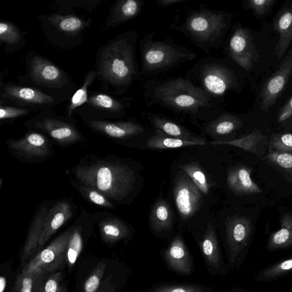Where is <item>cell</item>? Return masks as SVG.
Segmentation results:
<instances>
[{"label":"cell","instance_id":"1","mask_svg":"<svg viewBox=\"0 0 292 292\" xmlns=\"http://www.w3.org/2000/svg\"><path fill=\"white\" fill-rule=\"evenodd\" d=\"M142 94L149 107L156 106L193 117L218 106L187 77L148 79L142 84Z\"/></svg>","mask_w":292,"mask_h":292},{"label":"cell","instance_id":"2","mask_svg":"<svg viewBox=\"0 0 292 292\" xmlns=\"http://www.w3.org/2000/svg\"><path fill=\"white\" fill-rule=\"evenodd\" d=\"M137 31L120 34L100 51L97 62V77L115 90L114 94L128 92L139 80L140 69L136 59Z\"/></svg>","mask_w":292,"mask_h":292},{"label":"cell","instance_id":"3","mask_svg":"<svg viewBox=\"0 0 292 292\" xmlns=\"http://www.w3.org/2000/svg\"><path fill=\"white\" fill-rule=\"evenodd\" d=\"M72 172L79 183L96 189L117 203L124 202L135 181L134 171L130 167L108 158L90 157Z\"/></svg>","mask_w":292,"mask_h":292},{"label":"cell","instance_id":"4","mask_svg":"<svg viewBox=\"0 0 292 292\" xmlns=\"http://www.w3.org/2000/svg\"><path fill=\"white\" fill-rule=\"evenodd\" d=\"M232 15L223 10L202 7L188 11L181 24L172 22L170 29L179 32L206 54L219 51L225 43Z\"/></svg>","mask_w":292,"mask_h":292},{"label":"cell","instance_id":"5","mask_svg":"<svg viewBox=\"0 0 292 292\" xmlns=\"http://www.w3.org/2000/svg\"><path fill=\"white\" fill-rule=\"evenodd\" d=\"M156 33H148L140 41L141 78H150L166 73L181 64L197 58L196 53L175 43L172 37L155 40Z\"/></svg>","mask_w":292,"mask_h":292},{"label":"cell","instance_id":"6","mask_svg":"<svg viewBox=\"0 0 292 292\" xmlns=\"http://www.w3.org/2000/svg\"><path fill=\"white\" fill-rule=\"evenodd\" d=\"M206 93L218 106L231 91L240 89L236 70L226 59L215 58L201 59L185 74Z\"/></svg>","mask_w":292,"mask_h":292},{"label":"cell","instance_id":"7","mask_svg":"<svg viewBox=\"0 0 292 292\" xmlns=\"http://www.w3.org/2000/svg\"><path fill=\"white\" fill-rule=\"evenodd\" d=\"M74 227L67 230L25 265L22 273L35 278V289L45 276L54 274L66 263V251Z\"/></svg>","mask_w":292,"mask_h":292},{"label":"cell","instance_id":"8","mask_svg":"<svg viewBox=\"0 0 292 292\" xmlns=\"http://www.w3.org/2000/svg\"><path fill=\"white\" fill-rule=\"evenodd\" d=\"M252 233L251 220L244 216H235L227 223L226 234L230 268L237 267L243 262Z\"/></svg>","mask_w":292,"mask_h":292},{"label":"cell","instance_id":"9","mask_svg":"<svg viewBox=\"0 0 292 292\" xmlns=\"http://www.w3.org/2000/svg\"><path fill=\"white\" fill-rule=\"evenodd\" d=\"M227 56L242 69L249 71L259 60V54L253 37L247 29L237 26L229 38L225 47Z\"/></svg>","mask_w":292,"mask_h":292},{"label":"cell","instance_id":"10","mask_svg":"<svg viewBox=\"0 0 292 292\" xmlns=\"http://www.w3.org/2000/svg\"><path fill=\"white\" fill-rule=\"evenodd\" d=\"M292 75V49L286 56L278 70L264 83L260 94V108L265 113L275 105L284 92Z\"/></svg>","mask_w":292,"mask_h":292},{"label":"cell","instance_id":"11","mask_svg":"<svg viewBox=\"0 0 292 292\" xmlns=\"http://www.w3.org/2000/svg\"><path fill=\"white\" fill-rule=\"evenodd\" d=\"M7 145L15 157L23 161H33L50 156L51 148L48 139L43 134L31 132L19 140H8Z\"/></svg>","mask_w":292,"mask_h":292},{"label":"cell","instance_id":"12","mask_svg":"<svg viewBox=\"0 0 292 292\" xmlns=\"http://www.w3.org/2000/svg\"><path fill=\"white\" fill-rule=\"evenodd\" d=\"M187 175L183 173L179 174L174 186L177 210L181 218L184 220L192 218L199 210L202 202L200 191Z\"/></svg>","mask_w":292,"mask_h":292},{"label":"cell","instance_id":"13","mask_svg":"<svg viewBox=\"0 0 292 292\" xmlns=\"http://www.w3.org/2000/svg\"><path fill=\"white\" fill-rule=\"evenodd\" d=\"M29 75L37 84L52 88H62L68 84L63 72L43 57L34 56L30 61Z\"/></svg>","mask_w":292,"mask_h":292},{"label":"cell","instance_id":"14","mask_svg":"<svg viewBox=\"0 0 292 292\" xmlns=\"http://www.w3.org/2000/svg\"><path fill=\"white\" fill-rule=\"evenodd\" d=\"M1 96L4 99L12 101L21 106H45L55 102L54 98L36 89L6 84L1 90Z\"/></svg>","mask_w":292,"mask_h":292},{"label":"cell","instance_id":"15","mask_svg":"<svg viewBox=\"0 0 292 292\" xmlns=\"http://www.w3.org/2000/svg\"><path fill=\"white\" fill-rule=\"evenodd\" d=\"M35 124L37 128L47 132L61 145L77 143L82 138L73 125L54 117H44L38 120Z\"/></svg>","mask_w":292,"mask_h":292},{"label":"cell","instance_id":"16","mask_svg":"<svg viewBox=\"0 0 292 292\" xmlns=\"http://www.w3.org/2000/svg\"><path fill=\"white\" fill-rule=\"evenodd\" d=\"M167 263L177 274L189 276L192 272V261L190 255L180 235H177L165 252Z\"/></svg>","mask_w":292,"mask_h":292},{"label":"cell","instance_id":"17","mask_svg":"<svg viewBox=\"0 0 292 292\" xmlns=\"http://www.w3.org/2000/svg\"><path fill=\"white\" fill-rule=\"evenodd\" d=\"M73 208L66 201H59L48 212L44 223L43 234L41 237L39 249L73 216Z\"/></svg>","mask_w":292,"mask_h":292},{"label":"cell","instance_id":"18","mask_svg":"<svg viewBox=\"0 0 292 292\" xmlns=\"http://www.w3.org/2000/svg\"><path fill=\"white\" fill-rule=\"evenodd\" d=\"M89 124L94 130L115 139L130 138L145 131L141 124L131 121L112 122L96 120L90 121Z\"/></svg>","mask_w":292,"mask_h":292},{"label":"cell","instance_id":"19","mask_svg":"<svg viewBox=\"0 0 292 292\" xmlns=\"http://www.w3.org/2000/svg\"><path fill=\"white\" fill-rule=\"evenodd\" d=\"M201 248L208 269L212 274H226L221 250L214 227L208 226L201 243Z\"/></svg>","mask_w":292,"mask_h":292},{"label":"cell","instance_id":"20","mask_svg":"<svg viewBox=\"0 0 292 292\" xmlns=\"http://www.w3.org/2000/svg\"><path fill=\"white\" fill-rule=\"evenodd\" d=\"M252 170L248 167L241 166L229 171L227 184L230 190L240 195H253L262 191L252 179Z\"/></svg>","mask_w":292,"mask_h":292},{"label":"cell","instance_id":"21","mask_svg":"<svg viewBox=\"0 0 292 292\" xmlns=\"http://www.w3.org/2000/svg\"><path fill=\"white\" fill-rule=\"evenodd\" d=\"M145 1L143 0H119L112 7L106 24L111 28L138 17L141 13Z\"/></svg>","mask_w":292,"mask_h":292},{"label":"cell","instance_id":"22","mask_svg":"<svg viewBox=\"0 0 292 292\" xmlns=\"http://www.w3.org/2000/svg\"><path fill=\"white\" fill-rule=\"evenodd\" d=\"M274 25V29L280 35L275 47V55L280 59L292 43V5L280 11Z\"/></svg>","mask_w":292,"mask_h":292},{"label":"cell","instance_id":"23","mask_svg":"<svg viewBox=\"0 0 292 292\" xmlns=\"http://www.w3.org/2000/svg\"><path fill=\"white\" fill-rule=\"evenodd\" d=\"M267 136L256 129L251 134L240 139L227 142H212L213 145H231L240 148L248 152L263 157L268 147Z\"/></svg>","mask_w":292,"mask_h":292},{"label":"cell","instance_id":"24","mask_svg":"<svg viewBox=\"0 0 292 292\" xmlns=\"http://www.w3.org/2000/svg\"><path fill=\"white\" fill-rule=\"evenodd\" d=\"M143 116L150 121L156 130L164 132V134L172 137L184 140H194L199 141L202 139L193 140L191 135L181 125L174 122V121L160 114H154L150 112H145Z\"/></svg>","mask_w":292,"mask_h":292},{"label":"cell","instance_id":"25","mask_svg":"<svg viewBox=\"0 0 292 292\" xmlns=\"http://www.w3.org/2000/svg\"><path fill=\"white\" fill-rule=\"evenodd\" d=\"M215 117L207 124L206 130L212 134L225 135L229 134L243 126V121L239 117L227 112H219L214 109Z\"/></svg>","mask_w":292,"mask_h":292},{"label":"cell","instance_id":"26","mask_svg":"<svg viewBox=\"0 0 292 292\" xmlns=\"http://www.w3.org/2000/svg\"><path fill=\"white\" fill-rule=\"evenodd\" d=\"M132 101L133 99L131 98L118 100L108 95L97 94L90 96L87 104L101 111L122 116L126 114L127 108L131 106Z\"/></svg>","mask_w":292,"mask_h":292},{"label":"cell","instance_id":"27","mask_svg":"<svg viewBox=\"0 0 292 292\" xmlns=\"http://www.w3.org/2000/svg\"><path fill=\"white\" fill-rule=\"evenodd\" d=\"M48 212L47 207L44 206L41 208L34 219L24 246L22 255L23 262L29 259L39 249V241L43 233L44 223Z\"/></svg>","mask_w":292,"mask_h":292},{"label":"cell","instance_id":"28","mask_svg":"<svg viewBox=\"0 0 292 292\" xmlns=\"http://www.w3.org/2000/svg\"><path fill=\"white\" fill-rule=\"evenodd\" d=\"M102 239L107 243L114 244L126 238L130 234V229L115 218L107 217L98 223Z\"/></svg>","mask_w":292,"mask_h":292},{"label":"cell","instance_id":"29","mask_svg":"<svg viewBox=\"0 0 292 292\" xmlns=\"http://www.w3.org/2000/svg\"><path fill=\"white\" fill-rule=\"evenodd\" d=\"M207 143L203 140L199 141L194 140H184L172 137L164 133L161 131L156 130L153 136L147 140V147L151 149H176L190 146H203Z\"/></svg>","mask_w":292,"mask_h":292},{"label":"cell","instance_id":"30","mask_svg":"<svg viewBox=\"0 0 292 292\" xmlns=\"http://www.w3.org/2000/svg\"><path fill=\"white\" fill-rule=\"evenodd\" d=\"M292 246V214L284 215L281 220L279 230L272 234L268 243L270 251Z\"/></svg>","mask_w":292,"mask_h":292},{"label":"cell","instance_id":"31","mask_svg":"<svg viewBox=\"0 0 292 292\" xmlns=\"http://www.w3.org/2000/svg\"><path fill=\"white\" fill-rule=\"evenodd\" d=\"M173 221V212L168 203L161 200L155 205L151 215V226L154 231L161 233L169 230Z\"/></svg>","mask_w":292,"mask_h":292},{"label":"cell","instance_id":"32","mask_svg":"<svg viewBox=\"0 0 292 292\" xmlns=\"http://www.w3.org/2000/svg\"><path fill=\"white\" fill-rule=\"evenodd\" d=\"M48 20L56 28L68 34L78 33L87 25L81 18L73 16H63L55 14L49 16Z\"/></svg>","mask_w":292,"mask_h":292},{"label":"cell","instance_id":"33","mask_svg":"<svg viewBox=\"0 0 292 292\" xmlns=\"http://www.w3.org/2000/svg\"><path fill=\"white\" fill-rule=\"evenodd\" d=\"M82 248V227H75L68 243L66 251V264L70 269L76 263Z\"/></svg>","mask_w":292,"mask_h":292},{"label":"cell","instance_id":"34","mask_svg":"<svg viewBox=\"0 0 292 292\" xmlns=\"http://www.w3.org/2000/svg\"><path fill=\"white\" fill-rule=\"evenodd\" d=\"M72 184L84 198L89 200L90 202L100 207L109 208V209H113L115 208L111 200L100 191L96 190V189L87 186V185L79 183V181L77 183V182L73 181L72 182Z\"/></svg>","mask_w":292,"mask_h":292},{"label":"cell","instance_id":"35","mask_svg":"<svg viewBox=\"0 0 292 292\" xmlns=\"http://www.w3.org/2000/svg\"><path fill=\"white\" fill-rule=\"evenodd\" d=\"M97 74L94 70L90 71L87 74L84 82L80 89H79L71 98L70 104L67 110L68 116H70L74 110L79 106L88 102V89L89 86L92 84Z\"/></svg>","mask_w":292,"mask_h":292},{"label":"cell","instance_id":"36","mask_svg":"<svg viewBox=\"0 0 292 292\" xmlns=\"http://www.w3.org/2000/svg\"><path fill=\"white\" fill-rule=\"evenodd\" d=\"M268 149L269 153L292 154V134L272 135L268 142Z\"/></svg>","mask_w":292,"mask_h":292},{"label":"cell","instance_id":"37","mask_svg":"<svg viewBox=\"0 0 292 292\" xmlns=\"http://www.w3.org/2000/svg\"><path fill=\"white\" fill-rule=\"evenodd\" d=\"M264 159L272 166L282 172L284 175L292 177V154L269 153Z\"/></svg>","mask_w":292,"mask_h":292},{"label":"cell","instance_id":"38","mask_svg":"<svg viewBox=\"0 0 292 292\" xmlns=\"http://www.w3.org/2000/svg\"><path fill=\"white\" fill-rule=\"evenodd\" d=\"M182 170L191 178L201 192L207 195L209 192V185L203 171L196 164H190L181 166Z\"/></svg>","mask_w":292,"mask_h":292},{"label":"cell","instance_id":"39","mask_svg":"<svg viewBox=\"0 0 292 292\" xmlns=\"http://www.w3.org/2000/svg\"><path fill=\"white\" fill-rule=\"evenodd\" d=\"M291 271H292V257L264 269L258 276L257 279L260 281L274 280Z\"/></svg>","mask_w":292,"mask_h":292},{"label":"cell","instance_id":"40","mask_svg":"<svg viewBox=\"0 0 292 292\" xmlns=\"http://www.w3.org/2000/svg\"><path fill=\"white\" fill-rule=\"evenodd\" d=\"M21 34L14 24L8 22H0V41L9 45L16 44L21 39Z\"/></svg>","mask_w":292,"mask_h":292},{"label":"cell","instance_id":"41","mask_svg":"<svg viewBox=\"0 0 292 292\" xmlns=\"http://www.w3.org/2000/svg\"><path fill=\"white\" fill-rule=\"evenodd\" d=\"M62 279L61 272L49 274L44 277L35 292H58Z\"/></svg>","mask_w":292,"mask_h":292},{"label":"cell","instance_id":"42","mask_svg":"<svg viewBox=\"0 0 292 292\" xmlns=\"http://www.w3.org/2000/svg\"><path fill=\"white\" fill-rule=\"evenodd\" d=\"M106 264L101 262L95 268L92 274L86 280L84 290L85 292H96L100 286L102 278L104 274Z\"/></svg>","mask_w":292,"mask_h":292},{"label":"cell","instance_id":"43","mask_svg":"<svg viewBox=\"0 0 292 292\" xmlns=\"http://www.w3.org/2000/svg\"><path fill=\"white\" fill-rule=\"evenodd\" d=\"M209 288L200 285H166L154 288L150 292H208Z\"/></svg>","mask_w":292,"mask_h":292},{"label":"cell","instance_id":"44","mask_svg":"<svg viewBox=\"0 0 292 292\" xmlns=\"http://www.w3.org/2000/svg\"><path fill=\"white\" fill-rule=\"evenodd\" d=\"M275 3L274 0H249L245 7L252 10L257 16H264L270 12Z\"/></svg>","mask_w":292,"mask_h":292},{"label":"cell","instance_id":"45","mask_svg":"<svg viewBox=\"0 0 292 292\" xmlns=\"http://www.w3.org/2000/svg\"><path fill=\"white\" fill-rule=\"evenodd\" d=\"M35 280L33 275L22 273L17 277L13 292H33Z\"/></svg>","mask_w":292,"mask_h":292},{"label":"cell","instance_id":"46","mask_svg":"<svg viewBox=\"0 0 292 292\" xmlns=\"http://www.w3.org/2000/svg\"><path fill=\"white\" fill-rule=\"evenodd\" d=\"M28 109L10 107L1 105L0 107V119L6 120L16 118V117L28 115Z\"/></svg>","mask_w":292,"mask_h":292},{"label":"cell","instance_id":"47","mask_svg":"<svg viewBox=\"0 0 292 292\" xmlns=\"http://www.w3.org/2000/svg\"><path fill=\"white\" fill-rule=\"evenodd\" d=\"M278 122L286 123L288 126L292 127V97L278 114Z\"/></svg>","mask_w":292,"mask_h":292},{"label":"cell","instance_id":"48","mask_svg":"<svg viewBox=\"0 0 292 292\" xmlns=\"http://www.w3.org/2000/svg\"><path fill=\"white\" fill-rule=\"evenodd\" d=\"M188 1V0H158L157 4L158 6L162 8H167L174 5L179 4V3Z\"/></svg>","mask_w":292,"mask_h":292},{"label":"cell","instance_id":"49","mask_svg":"<svg viewBox=\"0 0 292 292\" xmlns=\"http://www.w3.org/2000/svg\"><path fill=\"white\" fill-rule=\"evenodd\" d=\"M6 278L5 277H0V292H4L6 288Z\"/></svg>","mask_w":292,"mask_h":292},{"label":"cell","instance_id":"50","mask_svg":"<svg viewBox=\"0 0 292 292\" xmlns=\"http://www.w3.org/2000/svg\"><path fill=\"white\" fill-rule=\"evenodd\" d=\"M58 292H67L66 287L63 285L60 286Z\"/></svg>","mask_w":292,"mask_h":292},{"label":"cell","instance_id":"51","mask_svg":"<svg viewBox=\"0 0 292 292\" xmlns=\"http://www.w3.org/2000/svg\"><path fill=\"white\" fill-rule=\"evenodd\" d=\"M242 292V291L240 290H234L233 292Z\"/></svg>","mask_w":292,"mask_h":292},{"label":"cell","instance_id":"52","mask_svg":"<svg viewBox=\"0 0 292 292\" xmlns=\"http://www.w3.org/2000/svg\"><path fill=\"white\" fill-rule=\"evenodd\" d=\"M109 292H115V291H114V290L113 289L112 291H110Z\"/></svg>","mask_w":292,"mask_h":292}]
</instances>
